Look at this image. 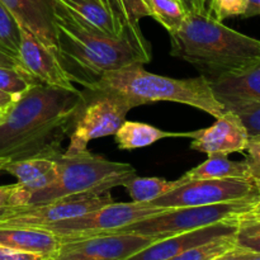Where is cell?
<instances>
[{
    "label": "cell",
    "instance_id": "cell-1",
    "mask_svg": "<svg viewBox=\"0 0 260 260\" xmlns=\"http://www.w3.org/2000/svg\"><path fill=\"white\" fill-rule=\"evenodd\" d=\"M83 91L36 83L14 102L0 121V157L55 159L73 128Z\"/></svg>",
    "mask_w": 260,
    "mask_h": 260
},
{
    "label": "cell",
    "instance_id": "cell-2",
    "mask_svg": "<svg viewBox=\"0 0 260 260\" xmlns=\"http://www.w3.org/2000/svg\"><path fill=\"white\" fill-rule=\"evenodd\" d=\"M170 55L196 66L208 80L260 60V40L243 35L208 13L188 12L170 33Z\"/></svg>",
    "mask_w": 260,
    "mask_h": 260
},
{
    "label": "cell",
    "instance_id": "cell-3",
    "mask_svg": "<svg viewBox=\"0 0 260 260\" xmlns=\"http://www.w3.org/2000/svg\"><path fill=\"white\" fill-rule=\"evenodd\" d=\"M53 8L57 50L63 65L71 62L98 78L106 71L151 61V47H144L126 35L102 32L56 3Z\"/></svg>",
    "mask_w": 260,
    "mask_h": 260
},
{
    "label": "cell",
    "instance_id": "cell-4",
    "mask_svg": "<svg viewBox=\"0 0 260 260\" xmlns=\"http://www.w3.org/2000/svg\"><path fill=\"white\" fill-rule=\"evenodd\" d=\"M84 86L108 89L121 94L134 108L155 102H174L187 104L218 118L226 108L213 94L211 83L205 75L189 79H175L149 73L142 65H132L106 71Z\"/></svg>",
    "mask_w": 260,
    "mask_h": 260
},
{
    "label": "cell",
    "instance_id": "cell-5",
    "mask_svg": "<svg viewBox=\"0 0 260 260\" xmlns=\"http://www.w3.org/2000/svg\"><path fill=\"white\" fill-rule=\"evenodd\" d=\"M56 178L48 187L32 193L27 205H42L60 198L88 192H109L136 175V169L126 162H116L85 151L83 154L55 157Z\"/></svg>",
    "mask_w": 260,
    "mask_h": 260
},
{
    "label": "cell",
    "instance_id": "cell-6",
    "mask_svg": "<svg viewBox=\"0 0 260 260\" xmlns=\"http://www.w3.org/2000/svg\"><path fill=\"white\" fill-rule=\"evenodd\" d=\"M83 98L75 114L66 156L88 151L89 142L112 136L126 121L134 106L121 94L108 89L84 86Z\"/></svg>",
    "mask_w": 260,
    "mask_h": 260
},
{
    "label": "cell",
    "instance_id": "cell-7",
    "mask_svg": "<svg viewBox=\"0 0 260 260\" xmlns=\"http://www.w3.org/2000/svg\"><path fill=\"white\" fill-rule=\"evenodd\" d=\"M255 203H258V201H238L220 205L165 208L162 212L137 221L117 233L137 234L157 241L223 221L239 220V217L248 212Z\"/></svg>",
    "mask_w": 260,
    "mask_h": 260
},
{
    "label": "cell",
    "instance_id": "cell-8",
    "mask_svg": "<svg viewBox=\"0 0 260 260\" xmlns=\"http://www.w3.org/2000/svg\"><path fill=\"white\" fill-rule=\"evenodd\" d=\"M164 210L165 208L154 207L150 203L112 202L79 217L51 223L41 229L55 234L62 243L90 236L114 234L126 226L157 215Z\"/></svg>",
    "mask_w": 260,
    "mask_h": 260
},
{
    "label": "cell",
    "instance_id": "cell-9",
    "mask_svg": "<svg viewBox=\"0 0 260 260\" xmlns=\"http://www.w3.org/2000/svg\"><path fill=\"white\" fill-rule=\"evenodd\" d=\"M238 201H258L254 180L248 179H203L190 180L177 185L150 205L160 208L192 207L220 205Z\"/></svg>",
    "mask_w": 260,
    "mask_h": 260
},
{
    "label": "cell",
    "instance_id": "cell-10",
    "mask_svg": "<svg viewBox=\"0 0 260 260\" xmlns=\"http://www.w3.org/2000/svg\"><path fill=\"white\" fill-rule=\"evenodd\" d=\"M112 202H114V200L109 192H88L42 205L19 206L14 208L13 215L5 218L0 226L43 228L51 223L79 217Z\"/></svg>",
    "mask_w": 260,
    "mask_h": 260
},
{
    "label": "cell",
    "instance_id": "cell-11",
    "mask_svg": "<svg viewBox=\"0 0 260 260\" xmlns=\"http://www.w3.org/2000/svg\"><path fill=\"white\" fill-rule=\"evenodd\" d=\"M137 234H107L62 241L58 250L46 260H126L154 243Z\"/></svg>",
    "mask_w": 260,
    "mask_h": 260
},
{
    "label": "cell",
    "instance_id": "cell-12",
    "mask_svg": "<svg viewBox=\"0 0 260 260\" xmlns=\"http://www.w3.org/2000/svg\"><path fill=\"white\" fill-rule=\"evenodd\" d=\"M17 61L20 70L37 83L66 90L76 89L74 81L78 78L66 69L60 56L23 27Z\"/></svg>",
    "mask_w": 260,
    "mask_h": 260
},
{
    "label": "cell",
    "instance_id": "cell-13",
    "mask_svg": "<svg viewBox=\"0 0 260 260\" xmlns=\"http://www.w3.org/2000/svg\"><path fill=\"white\" fill-rule=\"evenodd\" d=\"M190 149L203 154L230 155L244 152L249 142V134L240 117L231 111L216 118L212 126L190 132Z\"/></svg>",
    "mask_w": 260,
    "mask_h": 260
},
{
    "label": "cell",
    "instance_id": "cell-14",
    "mask_svg": "<svg viewBox=\"0 0 260 260\" xmlns=\"http://www.w3.org/2000/svg\"><path fill=\"white\" fill-rule=\"evenodd\" d=\"M238 229L239 220H231L188 233L178 234L170 238L154 241L126 260H169L190 248L202 245L221 236L234 235L238 233Z\"/></svg>",
    "mask_w": 260,
    "mask_h": 260
},
{
    "label": "cell",
    "instance_id": "cell-15",
    "mask_svg": "<svg viewBox=\"0 0 260 260\" xmlns=\"http://www.w3.org/2000/svg\"><path fill=\"white\" fill-rule=\"evenodd\" d=\"M37 40L58 55L55 30V8L52 0H0ZM60 56V55H58Z\"/></svg>",
    "mask_w": 260,
    "mask_h": 260
},
{
    "label": "cell",
    "instance_id": "cell-16",
    "mask_svg": "<svg viewBox=\"0 0 260 260\" xmlns=\"http://www.w3.org/2000/svg\"><path fill=\"white\" fill-rule=\"evenodd\" d=\"M0 170L9 173L18 180L15 205L25 206L32 193L48 187L56 178V161L48 157H30L4 162Z\"/></svg>",
    "mask_w": 260,
    "mask_h": 260
},
{
    "label": "cell",
    "instance_id": "cell-17",
    "mask_svg": "<svg viewBox=\"0 0 260 260\" xmlns=\"http://www.w3.org/2000/svg\"><path fill=\"white\" fill-rule=\"evenodd\" d=\"M216 98L230 103H260V60L243 70L226 73L211 79Z\"/></svg>",
    "mask_w": 260,
    "mask_h": 260
},
{
    "label": "cell",
    "instance_id": "cell-18",
    "mask_svg": "<svg viewBox=\"0 0 260 260\" xmlns=\"http://www.w3.org/2000/svg\"><path fill=\"white\" fill-rule=\"evenodd\" d=\"M0 245L51 258L61 245L55 234L41 228L0 226Z\"/></svg>",
    "mask_w": 260,
    "mask_h": 260
},
{
    "label": "cell",
    "instance_id": "cell-19",
    "mask_svg": "<svg viewBox=\"0 0 260 260\" xmlns=\"http://www.w3.org/2000/svg\"><path fill=\"white\" fill-rule=\"evenodd\" d=\"M203 179H248L254 180L251 177L248 162L234 161L228 157V155L211 154L207 160L198 167L188 170L184 175L177 179L178 185L190 180Z\"/></svg>",
    "mask_w": 260,
    "mask_h": 260
},
{
    "label": "cell",
    "instance_id": "cell-20",
    "mask_svg": "<svg viewBox=\"0 0 260 260\" xmlns=\"http://www.w3.org/2000/svg\"><path fill=\"white\" fill-rule=\"evenodd\" d=\"M167 137H189L190 132H168L142 122L124 121L114 134V141L119 150H135L147 147Z\"/></svg>",
    "mask_w": 260,
    "mask_h": 260
},
{
    "label": "cell",
    "instance_id": "cell-21",
    "mask_svg": "<svg viewBox=\"0 0 260 260\" xmlns=\"http://www.w3.org/2000/svg\"><path fill=\"white\" fill-rule=\"evenodd\" d=\"M96 29L113 36H121L116 23L102 0H52Z\"/></svg>",
    "mask_w": 260,
    "mask_h": 260
},
{
    "label": "cell",
    "instance_id": "cell-22",
    "mask_svg": "<svg viewBox=\"0 0 260 260\" xmlns=\"http://www.w3.org/2000/svg\"><path fill=\"white\" fill-rule=\"evenodd\" d=\"M178 185L177 180H167L156 177H136L129 178L122 187L126 188L131 202L150 203L165 193L170 192Z\"/></svg>",
    "mask_w": 260,
    "mask_h": 260
},
{
    "label": "cell",
    "instance_id": "cell-23",
    "mask_svg": "<svg viewBox=\"0 0 260 260\" xmlns=\"http://www.w3.org/2000/svg\"><path fill=\"white\" fill-rule=\"evenodd\" d=\"M152 18L159 22L168 33H173L182 25L188 10L180 0H151Z\"/></svg>",
    "mask_w": 260,
    "mask_h": 260
},
{
    "label": "cell",
    "instance_id": "cell-24",
    "mask_svg": "<svg viewBox=\"0 0 260 260\" xmlns=\"http://www.w3.org/2000/svg\"><path fill=\"white\" fill-rule=\"evenodd\" d=\"M235 236L236 234L221 236L202 245L188 249L169 260H213L236 248Z\"/></svg>",
    "mask_w": 260,
    "mask_h": 260
},
{
    "label": "cell",
    "instance_id": "cell-25",
    "mask_svg": "<svg viewBox=\"0 0 260 260\" xmlns=\"http://www.w3.org/2000/svg\"><path fill=\"white\" fill-rule=\"evenodd\" d=\"M22 27L14 15L0 2V48L17 57Z\"/></svg>",
    "mask_w": 260,
    "mask_h": 260
},
{
    "label": "cell",
    "instance_id": "cell-26",
    "mask_svg": "<svg viewBox=\"0 0 260 260\" xmlns=\"http://www.w3.org/2000/svg\"><path fill=\"white\" fill-rule=\"evenodd\" d=\"M37 83L20 69L0 66V90L19 98L28 89Z\"/></svg>",
    "mask_w": 260,
    "mask_h": 260
},
{
    "label": "cell",
    "instance_id": "cell-27",
    "mask_svg": "<svg viewBox=\"0 0 260 260\" xmlns=\"http://www.w3.org/2000/svg\"><path fill=\"white\" fill-rule=\"evenodd\" d=\"M225 108L240 117L249 137L260 136V103H230Z\"/></svg>",
    "mask_w": 260,
    "mask_h": 260
},
{
    "label": "cell",
    "instance_id": "cell-28",
    "mask_svg": "<svg viewBox=\"0 0 260 260\" xmlns=\"http://www.w3.org/2000/svg\"><path fill=\"white\" fill-rule=\"evenodd\" d=\"M248 0H210L207 13L218 22L234 17H244Z\"/></svg>",
    "mask_w": 260,
    "mask_h": 260
},
{
    "label": "cell",
    "instance_id": "cell-29",
    "mask_svg": "<svg viewBox=\"0 0 260 260\" xmlns=\"http://www.w3.org/2000/svg\"><path fill=\"white\" fill-rule=\"evenodd\" d=\"M235 243L239 249L260 254V230H255L244 223H239Z\"/></svg>",
    "mask_w": 260,
    "mask_h": 260
},
{
    "label": "cell",
    "instance_id": "cell-30",
    "mask_svg": "<svg viewBox=\"0 0 260 260\" xmlns=\"http://www.w3.org/2000/svg\"><path fill=\"white\" fill-rule=\"evenodd\" d=\"M245 151L248 152L245 161L248 162L251 177L255 180L256 178H260V136L249 137Z\"/></svg>",
    "mask_w": 260,
    "mask_h": 260
},
{
    "label": "cell",
    "instance_id": "cell-31",
    "mask_svg": "<svg viewBox=\"0 0 260 260\" xmlns=\"http://www.w3.org/2000/svg\"><path fill=\"white\" fill-rule=\"evenodd\" d=\"M0 260H46V258L40 254L27 253L9 246L0 245Z\"/></svg>",
    "mask_w": 260,
    "mask_h": 260
},
{
    "label": "cell",
    "instance_id": "cell-32",
    "mask_svg": "<svg viewBox=\"0 0 260 260\" xmlns=\"http://www.w3.org/2000/svg\"><path fill=\"white\" fill-rule=\"evenodd\" d=\"M18 183L9 185H0V208L17 207L15 194H17Z\"/></svg>",
    "mask_w": 260,
    "mask_h": 260
},
{
    "label": "cell",
    "instance_id": "cell-33",
    "mask_svg": "<svg viewBox=\"0 0 260 260\" xmlns=\"http://www.w3.org/2000/svg\"><path fill=\"white\" fill-rule=\"evenodd\" d=\"M0 66L2 68H13V69H19V65H18L17 57L9 55L8 52L3 51L0 48Z\"/></svg>",
    "mask_w": 260,
    "mask_h": 260
},
{
    "label": "cell",
    "instance_id": "cell-34",
    "mask_svg": "<svg viewBox=\"0 0 260 260\" xmlns=\"http://www.w3.org/2000/svg\"><path fill=\"white\" fill-rule=\"evenodd\" d=\"M240 221H260V202L255 203L248 212L243 213L239 217V222Z\"/></svg>",
    "mask_w": 260,
    "mask_h": 260
},
{
    "label": "cell",
    "instance_id": "cell-35",
    "mask_svg": "<svg viewBox=\"0 0 260 260\" xmlns=\"http://www.w3.org/2000/svg\"><path fill=\"white\" fill-rule=\"evenodd\" d=\"M260 15V0H248V8L243 18H253Z\"/></svg>",
    "mask_w": 260,
    "mask_h": 260
},
{
    "label": "cell",
    "instance_id": "cell-36",
    "mask_svg": "<svg viewBox=\"0 0 260 260\" xmlns=\"http://www.w3.org/2000/svg\"><path fill=\"white\" fill-rule=\"evenodd\" d=\"M17 99V96L10 95V94L5 93V91L0 90V109H4V111L9 109Z\"/></svg>",
    "mask_w": 260,
    "mask_h": 260
},
{
    "label": "cell",
    "instance_id": "cell-37",
    "mask_svg": "<svg viewBox=\"0 0 260 260\" xmlns=\"http://www.w3.org/2000/svg\"><path fill=\"white\" fill-rule=\"evenodd\" d=\"M213 260H243V250L236 246L235 249L228 251V253H225L223 255L218 256V258Z\"/></svg>",
    "mask_w": 260,
    "mask_h": 260
},
{
    "label": "cell",
    "instance_id": "cell-38",
    "mask_svg": "<svg viewBox=\"0 0 260 260\" xmlns=\"http://www.w3.org/2000/svg\"><path fill=\"white\" fill-rule=\"evenodd\" d=\"M180 2L184 4L185 9H187L188 12L206 13V12H203V9H202V5H201V0H180Z\"/></svg>",
    "mask_w": 260,
    "mask_h": 260
},
{
    "label": "cell",
    "instance_id": "cell-39",
    "mask_svg": "<svg viewBox=\"0 0 260 260\" xmlns=\"http://www.w3.org/2000/svg\"><path fill=\"white\" fill-rule=\"evenodd\" d=\"M15 207H8V208H0V223L5 220V218L9 217L10 215H13Z\"/></svg>",
    "mask_w": 260,
    "mask_h": 260
},
{
    "label": "cell",
    "instance_id": "cell-40",
    "mask_svg": "<svg viewBox=\"0 0 260 260\" xmlns=\"http://www.w3.org/2000/svg\"><path fill=\"white\" fill-rule=\"evenodd\" d=\"M243 250V249H241ZM243 260H260V254L253 251L243 250Z\"/></svg>",
    "mask_w": 260,
    "mask_h": 260
},
{
    "label": "cell",
    "instance_id": "cell-41",
    "mask_svg": "<svg viewBox=\"0 0 260 260\" xmlns=\"http://www.w3.org/2000/svg\"><path fill=\"white\" fill-rule=\"evenodd\" d=\"M239 223H244V225L250 226V228L255 229V230H260V221H240Z\"/></svg>",
    "mask_w": 260,
    "mask_h": 260
},
{
    "label": "cell",
    "instance_id": "cell-42",
    "mask_svg": "<svg viewBox=\"0 0 260 260\" xmlns=\"http://www.w3.org/2000/svg\"><path fill=\"white\" fill-rule=\"evenodd\" d=\"M208 2H210V0H201V5H202V9H203V12H206V13H207Z\"/></svg>",
    "mask_w": 260,
    "mask_h": 260
},
{
    "label": "cell",
    "instance_id": "cell-43",
    "mask_svg": "<svg viewBox=\"0 0 260 260\" xmlns=\"http://www.w3.org/2000/svg\"><path fill=\"white\" fill-rule=\"evenodd\" d=\"M254 183H255L256 190H258V196H259V202H260V178H256V179L254 180Z\"/></svg>",
    "mask_w": 260,
    "mask_h": 260
},
{
    "label": "cell",
    "instance_id": "cell-44",
    "mask_svg": "<svg viewBox=\"0 0 260 260\" xmlns=\"http://www.w3.org/2000/svg\"><path fill=\"white\" fill-rule=\"evenodd\" d=\"M5 112H7V111H4V109H0V121H2L3 117L5 116Z\"/></svg>",
    "mask_w": 260,
    "mask_h": 260
},
{
    "label": "cell",
    "instance_id": "cell-45",
    "mask_svg": "<svg viewBox=\"0 0 260 260\" xmlns=\"http://www.w3.org/2000/svg\"><path fill=\"white\" fill-rule=\"evenodd\" d=\"M8 160L7 159H4V157H0V168H2V165L4 164V162H7Z\"/></svg>",
    "mask_w": 260,
    "mask_h": 260
},
{
    "label": "cell",
    "instance_id": "cell-46",
    "mask_svg": "<svg viewBox=\"0 0 260 260\" xmlns=\"http://www.w3.org/2000/svg\"><path fill=\"white\" fill-rule=\"evenodd\" d=\"M145 2H146L147 4H150V5H151V0H145ZM151 7H152V5H151Z\"/></svg>",
    "mask_w": 260,
    "mask_h": 260
}]
</instances>
